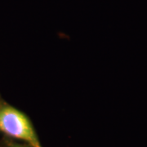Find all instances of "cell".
<instances>
[{"label":"cell","mask_w":147,"mask_h":147,"mask_svg":"<svg viewBox=\"0 0 147 147\" xmlns=\"http://www.w3.org/2000/svg\"><path fill=\"white\" fill-rule=\"evenodd\" d=\"M0 131L29 142L32 147H41L30 121L23 113L11 106L0 109Z\"/></svg>","instance_id":"cell-1"},{"label":"cell","mask_w":147,"mask_h":147,"mask_svg":"<svg viewBox=\"0 0 147 147\" xmlns=\"http://www.w3.org/2000/svg\"><path fill=\"white\" fill-rule=\"evenodd\" d=\"M13 147H26V146H15Z\"/></svg>","instance_id":"cell-2"}]
</instances>
